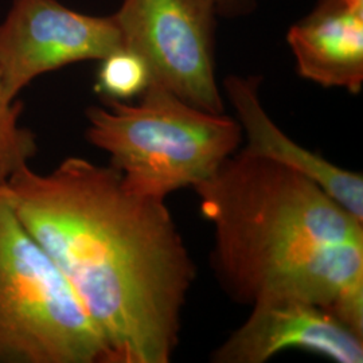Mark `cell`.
I'll return each mask as SVG.
<instances>
[{
  "label": "cell",
  "instance_id": "cell-1",
  "mask_svg": "<svg viewBox=\"0 0 363 363\" xmlns=\"http://www.w3.org/2000/svg\"><path fill=\"white\" fill-rule=\"evenodd\" d=\"M0 194L65 276L111 363H169L195 265L166 201L132 191L112 164H30Z\"/></svg>",
  "mask_w": 363,
  "mask_h": 363
},
{
  "label": "cell",
  "instance_id": "cell-2",
  "mask_svg": "<svg viewBox=\"0 0 363 363\" xmlns=\"http://www.w3.org/2000/svg\"><path fill=\"white\" fill-rule=\"evenodd\" d=\"M194 190L232 298H303L363 337L362 220L306 175L244 148Z\"/></svg>",
  "mask_w": 363,
  "mask_h": 363
},
{
  "label": "cell",
  "instance_id": "cell-3",
  "mask_svg": "<svg viewBox=\"0 0 363 363\" xmlns=\"http://www.w3.org/2000/svg\"><path fill=\"white\" fill-rule=\"evenodd\" d=\"M139 97L86 111L89 143L111 156L132 191L166 201L208 179L237 152L244 135L232 117L195 108L154 82Z\"/></svg>",
  "mask_w": 363,
  "mask_h": 363
},
{
  "label": "cell",
  "instance_id": "cell-4",
  "mask_svg": "<svg viewBox=\"0 0 363 363\" xmlns=\"http://www.w3.org/2000/svg\"><path fill=\"white\" fill-rule=\"evenodd\" d=\"M0 363H111L76 292L1 194Z\"/></svg>",
  "mask_w": 363,
  "mask_h": 363
},
{
  "label": "cell",
  "instance_id": "cell-5",
  "mask_svg": "<svg viewBox=\"0 0 363 363\" xmlns=\"http://www.w3.org/2000/svg\"><path fill=\"white\" fill-rule=\"evenodd\" d=\"M214 0H123L113 16L124 49L187 104L223 113L214 69Z\"/></svg>",
  "mask_w": 363,
  "mask_h": 363
},
{
  "label": "cell",
  "instance_id": "cell-6",
  "mask_svg": "<svg viewBox=\"0 0 363 363\" xmlns=\"http://www.w3.org/2000/svg\"><path fill=\"white\" fill-rule=\"evenodd\" d=\"M124 49L113 16L78 13L58 0H13L0 23V81L6 96L39 76L81 61H101Z\"/></svg>",
  "mask_w": 363,
  "mask_h": 363
},
{
  "label": "cell",
  "instance_id": "cell-7",
  "mask_svg": "<svg viewBox=\"0 0 363 363\" xmlns=\"http://www.w3.org/2000/svg\"><path fill=\"white\" fill-rule=\"evenodd\" d=\"M247 320L211 354V362L264 363L286 350L337 363L363 362V337L325 308L298 298H261Z\"/></svg>",
  "mask_w": 363,
  "mask_h": 363
},
{
  "label": "cell",
  "instance_id": "cell-8",
  "mask_svg": "<svg viewBox=\"0 0 363 363\" xmlns=\"http://www.w3.org/2000/svg\"><path fill=\"white\" fill-rule=\"evenodd\" d=\"M261 78L228 76L223 91L235 111L245 135L244 150L252 155L283 164L318 183L357 220L363 222V177L342 169L316 152L304 148L280 130L259 99Z\"/></svg>",
  "mask_w": 363,
  "mask_h": 363
},
{
  "label": "cell",
  "instance_id": "cell-9",
  "mask_svg": "<svg viewBox=\"0 0 363 363\" xmlns=\"http://www.w3.org/2000/svg\"><path fill=\"white\" fill-rule=\"evenodd\" d=\"M300 77L358 94L363 85V0H318L286 34Z\"/></svg>",
  "mask_w": 363,
  "mask_h": 363
},
{
  "label": "cell",
  "instance_id": "cell-10",
  "mask_svg": "<svg viewBox=\"0 0 363 363\" xmlns=\"http://www.w3.org/2000/svg\"><path fill=\"white\" fill-rule=\"evenodd\" d=\"M22 109L19 101L6 96L0 81V189L38 151L34 132L19 124Z\"/></svg>",
  "mask_w": 363,
  "mask_h": 363
},
{
  "label": "cell",
  "instance_id": "cell-11",
  "mask_svg": "<svg viewBox=\"0 0 363 363\" xmlns=\"http://www.w3.org/2000/svg\"><path fill=\"white\" fill-rule=\"evenodd\" d=\"M150 84L143 60L130 50L120 49L101 60L96 77V91L104 100L130 101L139 97Z\"/></svg>",
  "mask_w": 363,
  "mask_h": 363
},
{
  "label": "cell",
  "instance_id": "cell-12",
  "mask_svg": "<svg viewBox=\"0 0 363 363\" xmlns=\"http://www.w3.org/2000/svg\"><path fill=\"white\" fill-rule=\"evenodd\" d=\"M217 11L220 13H241L249 7L250 0H214Z\"/></svg>",
  "mask_w": 363,
  "mask_h": 363
}]
</instances>
